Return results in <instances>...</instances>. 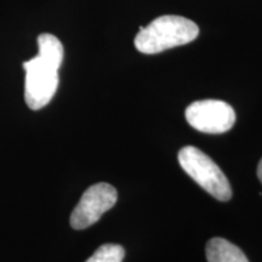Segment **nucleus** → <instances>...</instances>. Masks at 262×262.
Wrapping results in <instances>:
<instances>
[{
	"label": "nucleus",
	"mask_w": 262,
	"mask_h": 262,
	"mask_svg": "<svg viewBox=\"0 0 262 262\" xmlns=\"http://www.w3.org/2000/svg\"><path fill=\"white\" fill-rule=\"evenodd\" d=\"M125 251L118 244H103L85 262H123Z\"/></svg>",
	"instance_id": "obj_8"
},
{
	"label": "nucleus",
	"mask_w": 262,
	"mask_h": 262,
	"mask_svg": "<svg viewBox=\"0 0 262 262\" xmlns=\"http://www.w3.org/2000/svg\"><path fill=\"white\" fill-rule=\"evenodd\" d=\"M208 262H249L243 251L237 245L224 238H212L206 244Z\"/></svg>",
	"instance_id": "obj_6"
},
{
	"label": "nucleus",
	"mask_w": 262,
	"mask_h": 262,
	"mask_svg": "<svg viewBox=\"0 0 262 262\" xmlns=\"http://www.w3.org/2000/svg\"><path fill=\"white\" fill-rule=\"evenodd\" d=\"M198 35V26L189 18L165 15L155 18L147 27L140 28L135 38V47L142 54H159L188 44Z\"/></svg>",
	"instance_id": "obj_1"
},
{
	"label": "nucleus",
	"mask_w": 262,
	"mask_h": 262,
	"mask_svg": "<svg viewBox=\"0 0 262 262\" xmlns=\"http://www.w3.org/2000/svg\"><path fill=\"white\" fill-rule=\"evenodd\" d=\"M38 56L60 70L63 61V45L55 35L44 33L38 37Z\"/></svg>",
	"instance_id": "obj_7"
},
{
	"label": "nucleus",
	"mask_w": 262,
	"mask_h": 262,
	"mask_svg": "<svg viewBox=\"0 0 262 262\" xmlns=\"http://www.w3.org/2000/svg\"><path fill=\"white\" fill-rule=\"evenodd\" d=\"M117 199L118 193L113 186L103 182L90 186L72 212L71 226L74 229L90 227L100 220L104 212L113 208Z\"/></svg>",
	"instance_id": "obj_5"
},
{
	"label": "nucleus",
	"mask_w": 262,
	"mask_h": 262,
	"mask_svg": "<svg viewBox=\"0 0 262 262\" xmlns=\"http://www.w3.org/2000/svg\"><path fill=\"white\" fill-rule=\"evenodd\" d=\"M186 119L195 130L205 134H224L235 123V112L220 100L195 101L186 108Z\"/></svg>",
	"instance_id": "obj_4"
},
{
	"label": "nucleus",
	"mask_w": 262,
	"mask_h": 262,
	"mask_svg": "<svg viewBox=\"0 0 262 262\" xmlns=\"http://www.w3.org/2000/svg\"><path fill=\"white\" fill-rule=\"evenodd\" d=\"M179 163L187 175L217 201L231 199L232 188L226 175L201 149L193 146L183 147L179 152Z\"/></svg>",
	"instance_id": "obj_2"
},
{
	"label": "nucleus",
	"mask_w": 262,
	"mask_h": 262,
	"mask_svg": "<svg viewBox=\"0 0 262 262\" xmlns=\"http://www.w3.org/2000/svg\"><path fill=\"white\" fill-rule=\"evenodd\" d=\"M26 71L25 100L33 111L41 110L50 102L58 88V68L35 56L24 63Z\"/></svg>",
	"instance_id": "obj_3"
},
{
	"label": "nucleus",
	"mask_w": 262,
	"mask_h": 262,
	"mask_svg": "<svg viewBox=\"0 0 262 262\" xmlns=\"http://www.w3.org/2000/svg\"><path fill=\"white\" fill-rule=\"evenodd\" d=\"M257 176L262 183V159L260 160V163H258V166H257Z\"/></svg>",
	"instance_id": "obj_9"
}]
</instances>
